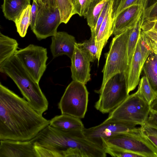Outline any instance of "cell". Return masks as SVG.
Returning a JSON list of instances; mask_svg holds the SVG:
<instances>
[{
	"mask_svg": "<svg viewBox=\"0 0 157 157\" xmlns=\"http://www.w3.org/2000/svg\"><path fill=\"white\" fill-rule=\"evenodd\" d=\"M140 128L144 135L157 149V128L146 123L141 126Z\"/></svg>",
	"mask_w": 157,
	"mask_h": 157,
	"instance_id": "obj_31",
	"label": "cell"
},
{
	"mask_svg": "<svg viewBox=\"0 0 157 157\" xmlns=\"http://www.w3.org/2000/svg\"><path fill=\"white\" fill-rule=\"evenodd\" d=\"M35 1L39 2L44 4L46 5L47 0H33Z\"/></svg>",
	"mask_w": 157,
	"mask_h": 157,
	"instance_id": "obj_43",
	"label": "cell"
},
{
	"mask_svg": "<svg viewBox=\"0 0 157 157\" xmlns=\"http://www.w3.org/2000/svg\"><path fill=\"white\" fill-rule=\"evenodd\" d=\"M88 95L85 84L73 80L66 89L58 108L62 114L83 118L87 110Z\"/></svg>",
	"mask_w": 157,
	"mask_h": 157,
	"instance_id": "obj_8",
	"label": "cell"
},
{
	"mask_svg": "<svg viewBox=\"0 0 157 157\" xmlns=\"http://www.w3.org/2000/svg\"><path fill=\"white\" fill-rule=\"evenodd\" d=\"M15 55L38 83L45 72L48 59L46 48L30 44L17 50Z\"/></svg>",
	"mask_w": 157,
	"mask_h": 157,
	"instance_id": "obj_9",
	"label": "cell"
},
{
	"mask_svg": "<svg viewBox=\"0 0 157 157\" xmlns=\"http://www.w3.org/2000/svg\"><path fill=\"white\" fill-rule=\"evenodd\" d=\"M71 70L73 80L86 85L91 79L90 59L79 43H76L71 58Z\"/></svg>",
	"mask_w": 157,
	"mask_h": 157,
	"instance_id": "obj_12",
	"label": "cell"
},
{
	"mask_svg": "<svg viewBox=\"0 0 157 157\" xmlns=\"http://www.w3.org/2000/svg\"><path fill=\"white\" fill-rule=\"evenodd\" d=\"M48 157H105L104 149L85 135L83 130L67 131L49 124L34 138Z\"/></svg>",
	"mask_w": 157,
	"mask_h": 157,
	"instance_id": "obj_2",
	"label": "cell"
},
{
	"mask_svg": "<svg viewBox=\"0 0 157 157\" xmlns=\"http://www.w3.org/2000/svg\"><path fill=\"white\" fill-rule=\"evenodd\" d=\"M56 3L60 13L61 22L66 24L75 15L71 0H56Z\"/></svg>",
	"mask_w": 157,
	"mask_h": 157,
	"instance_id": "obj_26",
	"label": "cell"
},
{
	"mask_svg": "<svg viewBox=\"0 0 157 157\" xmlns=\"http://www.w3.org/2000/svg\"><path fill=\"white\" fill-rule=\"evenodd\" d=\"M157 2V0H146L144 10L152 6Z\"/></svg>",
	"mask_w": 157,
	"mask_h": 157,
	"instance_id": "obj_40",
	"label": "cell"
},
{
	"mask_svg": "<svg viewBox=\"0 0 157 157\" xmlns=\"http://www.w3.org/2000/svg\"><path fill=\"white\" fill-rule=\"evenodd\" d=\"M46 5L50 7H57L56 0H47Z\"/></svg>",
	"mask_w": 157,
	"mask_h": 157,
	"instance_id": "obj_42",
	"label": "cell"
},
{
	"mask_svg": "<svg viewBox=\"0 0 157 157\" xmlns=\"http://www.w3.org/2000/svg\"><path fill=\"white\" fill-rule=\"evenodd\" d=\"M37 4L36 2L33 0L30 14V28L32 30L34 27L37 15Z\"/></svg>",
	"mask_w": 157,
	"mask_h": 157,
	"instance_id": "obj_37",
	"label": "cell"
},
{
	"mask_svg": "<svg viewBox=\"0 0 157 157\" xmlns=\"http://www.w3.org/2000/svg\"><path fill=\"white\" fill-rule=\"evenodd\" d=\"M142 71L141 55L138 40L130 62L124 74L128 94L134 90L139 84Z\"/></svg>",
	"mask_w": 157,
	"mask_h": 157,
	"instance_id": "obj_17",
	"label": "cell"
},
{
	"mask_svg": "<svg viewBox=\"0 0 157 157\" xmlns=\"http://www.w3.org/2000/svg\"><path fill=\"white\" fill-rule=\"evenodd\" d=\"M103 149L106 154L112 156L117 157H141L139 155L124 151L114 147L105 144L103 145Z\"/></svg>",
	"mask_w": 157,
	"mask_h": 157,
	"instance_id": "obj_30",
	"label": "cell"
},
{
	"mask_svg": "<svg viewBox=\"0 0 157 157\" xmlns=\"http://www.w3.org/2000/svg\"><path fill=\"white\" fill-rule=\"evenodd\" d=\"M109 0H94L91 3L85 18L90 29L91 34L94 30L98 18Z\"/></svg>",
	"mask_w": 157,
	"mask_h": 157,
	"instance_id": "obj_22",
	"label": "cell"
},
{
	"mask_svg": "<svg viewBox=\"0 0 157 157\" xmlns=\"http://www.w3.org/2000/svg\"><path fill=\"white\" fill-rule=\"evenodd\" d=\"M114 0H111L109 7L95 39L96 45L98 48L97 59L98 63L103 48L109 38L113 34L114 24L113 4Z\"/></svg>",
	"mask_w": 157,
	"mask_h": 157,
	"instance_id": "obj_16",
	"label": "cell"
},
{
	"mask_svg": "<svg viewBox=\"0 0 157 157\" xmlns=\"http://www.w3.org/2000/svg\"><path fill=\"white\" fill-rule=\"evenodd\" d=\"M0 143V157H37L33 139L1 140Z\"/></svg>",
	"mask_w": 157,
	"mask_h": 157,
	"instance_id": "obj_13",
	"label": "cell"
},
{
	"mask_svg": "<svg viewBox=\"0 0 157 157\" xmlns=\"http://www.w3.org/2000/svg\"><path fill=\"white\" fill-rule=\"evenodd\" d=\"M157 20V2L151 6L144 10L143 20Z\"/></svg>",
	"mask_w": 157,
	"mask_h": 157,
	"instance_id": "obj_33",
	"label": "cell"
},
{
	"mask_svg": "<svg viewBox=\"0 0 157 157\" xmlns=\"http://www.w3.org/2000/svg\"><path fill=\"white\" fill-rule=\"evenodd\" d=\"M150 109V105L137 90L109 113L108 118L141 126L145 123Z\"/></svg>",
	"mask_w": 157,
	"mask_h": 157,
	"instance_id": "obj_6",
	"label": "cell"
},
{
	"mask_svg": "<svg viewBox=\"0 0 157 157\" xmlns=\"http://www.w3.org/2000/svg\"><path fill=\"white\" fill-rule=\"evenodd\" d=\"M151 110L157 112V97H156L150 105Z\"/></svg>",
	"mask_w": 157,
	"mask_h": 157,
	"instance_id": "obj_41",
	"label": "cell"
},
{
	"mask_svg": "<svg viewBox=\"0 0 157 157\" xmlns=\"http://www.w3.org/2000/svg\"><path fill=\"white\" fill-rule=\"evenodd\" d=\"M148 38L149 39L150 45L152 53L157 55V44L154 41L151 40L149 38Z\"/></svg>",
	"mask_w": 157,
	"mask_h": 157,
	"instance_id": "obj_38",
	"label": "cell"
},
{
	"mask_svg": "<svg viewBox=\"0 0 157 157\" xmlns=\"http://www.w3.org/2000/svg\"><path fill=\"white\" fill-rule=\"evenodd\" d=\"M111 0H109L105 5L103 10L100 15L93 33L91 34V37L96 39L101 25L103 21L110 5Z\"/></svg>",
	"mask_w": 157,
	"mask_h": 157,
	"instance_id": "obj_34",
	"label": "cell"
},
{
	"mask_svg": "<svg viewBox=\"0 0 157 157\" xmlns=\"http://www.w3.org/2000/svg\"><path fill=\"white\" fill-rule=\"evenodd\" d=\"M30 2V0H3L2 8L4 17L14 22Z\"/></svg>",
	"mask_w": 157,
	"mask_h": 157,
	"instance_id": "obj_19",
	"label": "cell"
},
{
	"mask_svg": "<svg viewBox=\"0 0 157 157\" xmlns=\"http://www.w3.org/2000/svg\"><path fill=\"white\" fill-rule=\"evenodd\" d=\"M141 29V30L144 32L157 29V20L143 21Z\"/></svg>",
	"mask_w": 157,
	"mask_h": 157,
	"instance_id": "obj_35",
	"label": "cell"
},
{
	"mask_svg": "<svg viewBox=\"0 0 157 157\" xmlns=\"http://www.w3.org/2000/svg\"><path fill=\"white\" fill-rule=\"evenodd\" d=\"M137 125L134 123L115 120L108 117L98 125L87 128H85L83 132L89 140L103 149L102 138L117 133L139 130L140 127H137Z\"/></svg>",
	"mask_w": 157,
	"mask_h": 157,
	"instance_id": "obj_11",
	"label": "cell"
},
{
	"mask_svg": "<svg viewBox=\"0 0 157 157\" xmlns=\"http://www.w3.org/2000/svg\"><path fill=\"white\" fill-rule=\"evenodd\" d=\"M18 44L15 39L0 33V66L17 51Z\"/></svg>",
	"mask_w": 157,
	"mask_h": 157,
	"instance_id": "obj_20",
	"label": "cell"
},
{
	"mask_svg": "<svg viewBox=\"0 0 157 157\" xmlns=\"http://www.w3.org/2000/svg\"><path fill=\"white\" fill-rule=\"evenodd\" d=\"M145 123L157 128V112L150 109L149 116Z\"/></svg>",
	"mask_w": 157,
	"mask_h": 157,
	"instance_id": "obj_36",
	"label": "cell"
},
{
	"mask_svg": "<svg viewBox=\"0 0 157 157\" xmlns=\"http://www.w3.org/2000/svg\"><path fill=\"white\" fill-rule=\"evenodd\" d=\"M31 7V5H29L14 22L15 24L17 32L22 37L25 36L28 28L30 25Z\"/></svg>",
	"mask_w": 157,
	"mask_h": 157,
	"instance_id": "obj_24",
	"label": "cell"
},
{
	"mask_svg": "<svg viewBox=\"0 0 157 157\" xmlns=\"http://www.w3.org/2000/svg\"><path fill=\"white\" fill-rule=\"evenodd\" d=\"M144 10L142 6L134 5L122 11L114 19L113 34L118 35L133 26Z\"/></svg>",
	"mask_w": 157,
	"mask_h": 157,
	"instance_id": "obj_15",
	"label": "cell"
},
{
	"mask_svg": "<svg viewBox=\"0 0 157 157\" xmlns=\"http://www.w3.org/2000/svg\"><path fill=\"white\" fill-rule=\"evenodd\" d=\"M128 29L116 35L111 42L105 55L106 61L102 72L103 78L100 88L115 75L125 73L128 68L127 48Z\"/></svg>",
	"mask_w": 157,
	"mask_h": 157,
	"instance_id": "obj_5",
	"label": "cell"
},
{
	"mask_svg": "<svg viewBox=\"0 0 157 157\" xmlns=\"http://www.w3.org/2000/svg\"><path fill=\"white\" fill-rule=\"evenodd\" d=\"M52 36L50 48L53 58L65 55L71 59L77 43L75 37L63 31H57Z\"/></svg>",
	"mask_w": 157,
	"mask_h": 157,
	"instance_id": "obj_14",
	"label": "cell"
},
{
	"mask_svg": "<svg viewBox=\"0 0 157 157\" xmlns=\"http://www.w3.org/2000/svg\"><path fill=\"white\" fill-rule=\"evenodd\" d=\"M146 0H114L113 6V17L115 18L124 9L134 5L142 6L144 9Z\"/></svg>",
	"mask_w": 157,
	"mask_h": 157,
	"instance_id": "obj_27",
	"label": "cell"
},
{
	"mask_svg": "<svg viewBox=\"0 0 157 157\" xmlns=\"http://www.w3.org/2000/svg\"><path fill=\"white\" fill-rule=\"evenodd\" d=\"M81 47L88 56L91 62L97 59L98 48L96 45L95 39L91 36L88 40L79 43Z\"/></svg>",
	"mask_w": 157,
	"mask_h": 157,
	"instance_id": "obj_29",
	"label": "cell"
},
{
	"mask_svg": "<svg viewBox=\"0 0 157 157\" xmlns=\"http://www.w3.org/2000/svg\"><path fill=\"white\" fill-rule=\"evenodd\" d=\"M0 71L14 81L24 98L35 110L42 114L48 110V102L39 83L15 55L0 66Z\"/></svg>",
	"mask_w": 157,
	"mask_h": 157,
	"instance_id": "obj_3",
	"label": "cell"
},
{
	"mask_svg": "<svg viewBox=\"0 0 157 157\" xmlns=\"http://www.w3.org/2000/svg\"><path fill=\"white\" fill-rule=\"evenodd\" d=\"M94 0H77L74 6L75 15L78 14L80 16L85 17L91 2Z\"/></svg>",
	"mask_w": 157,
	"mask_h": 157,
	"instance_id": "obj_32",
	"label": "cell"
},
{
	"mask_svg": "<svg viewBox=\"0 0 157 157\" xmlns=\"http://www.w3.org/2000/svg\"><path fill=\"white\" fill-rule=\"evenodd\" d=\"M102 140L103 145L116 147L141 157H157V149L144 135L140 127L139 130L116 133Z\"/></svg>",
	"mask_w": 157,
	"mask_h": 157,
	"instance_id": "obj_4",
	"label": "cell"
},
{
	"mask_svg": "<svg viewBox=\"0 0 157 157\" xmlns=\"http://www.w3.org/2000/svg\"><path fill=\"white\" fill-rule=\"evenodd\" d=\"M142 70L157 97V55L152 53L145 61Z\"/></svg>",
	"mask_w": 157,
	"mask_h": 157,
	"instance_id": "obj_23",
	"label": "cell"
},
{
	"mask_svg": "<svg viewBox=\"0 0 157 157\" xmlns=\"http://www.w3.org/2000/svg\"><path fill=\"white\" fill-rule=\"evenodd\" d=\"M77 1V0H71L73 7L75 5V4L76 3Z\"/></svg>",
	"mask_w": 157,
	"mask_h": 157,
	"instance_id": "obj_44",
	"label": "cell"
},
{
	"mask_svg": "<svg viewBox=\"0 0 157 157\" xmlns=\"http://www.w3.org/2000/svg\"><path fill=\"white\" fill-rule=\"evenodd\" d=\"M143 13L141 14L136 24L128 29L127 43V63L128 66L139 40L143 20Z\"/></svg>",
	"mask_w": 157,
	"mask_h": 157,
	"instance_id": "obj_21",
	"label": "cell"
},
{
	"mask_svg": "<svg viewBox=\"0 0 157 157\" xmlns=\"http://www.w3.org/2000/svg\"><path fill=\"white\" fill-rule=\"evenodd\" d=\"M37 15L34 27L32 30L39 40L52 36L57 32L62 23L58 7L48 6L36 1Z\"/></svg>",
	"mask_w": 157,
	"mask_h": 157,
	"instance_id": "obj_10",
	"label": "cell"
},
{
	"mask_svg": "<svg viewBox=\"0 0 157 157\" xmlns=\"http://www.w3.org/2000/svg\"><path fill=\"white\" fill-rule=\"evenodd\" d=\"M97 93L100 95L95 104L96 109L103 114L112 111L129 95L124 73H118L113 76Z\"/></svg>",
	"mask_w": 157,
	"mask_h": 157,
	"instance_id": "obj_7",
	"label": "cell"
},
{
	"mask_svg": "<svg viewBox=\"0 0 157 157\" xmlns=\"http://www.w3.org/2000/svg\"><path fill=\"white\" fill-rule=\"evenodd\" d=\"M141 55V66L143 67L150 55L152 53L147 36L142 30L139 40Z\"/></svg>",
	"mask_w": 157,
	"mask_h": 157,
	"instance_id": "obj_28",
	"label": "cell"
},
{
	"mask_svg": "<svg viewBox=\"0 0 157 157\" xmlns=\"http://www.w3.org/2000/svg\"><path fill=\"white\" fill-rule=\"evenodd\" d=\"M49 125L67 131L83 130L85 128L80 119L67 114L55 116L50 120Z\"/></svg>",
	"mask_w": 157,
	"mask_h": 157,
	"instance_id": "obj_18",
	"label": "cell"
},
{
	"mask_svg": "<svg viewBox=\"0 0 157 157\" xmlns=\"http://www.w3.org/2000/svg\"><path fill=\"white\" fill-rule=\"evenodd\" d=\"M143 32L148 36L157 39V29Z\"/></svg>",
	"mask_w": 157,
	"mask_h": 157,
	"instance_id": "obj_39",
	"label": "cell"
},
{
	"mask_svg": "<svg viewBox=\"0 0 157 157\" xmlns=\"http://www.w3.org/2000/svg\"><path fill=\"white\" fill-rule=\"evenodd\" d=\"M49 121L25 98L0 83V140H30L49 125Z\"/></svg>",
	"mask_w": 157,
	"mask_h": 157,
	"instance_id": "obj_1",
	"label": "cell"
},
{
	"mask_svg": "<svg viewBox=\"0 0 157 157\" xmlns=\"http://www.w3.org/2000/svg\"><path fill=\"white\" fill-rule=\"evenodd\" d=\"M137 90L141 96L149 104L156 97L147 77L144 75L140 79Z\"/></svg>",
	"mask_w": 157,
	"mask_h": 157,
	"instance_id": "obj_25",
	"label": "cell"
}]
</instances>
